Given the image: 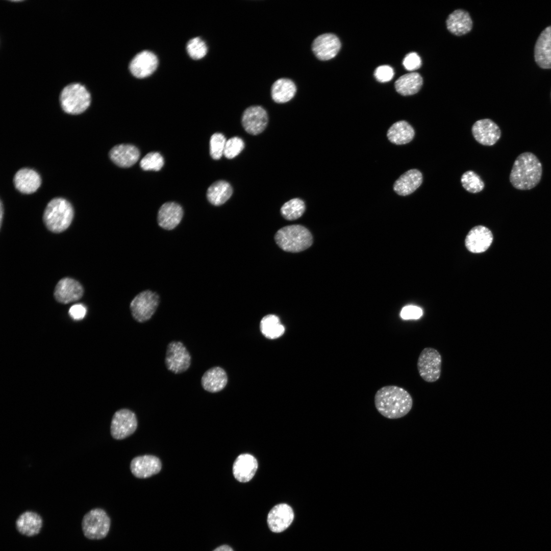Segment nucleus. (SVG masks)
Segmentation results:
<instances>
[{
	"label": "nucleus",
	"instance_id": "nucleus-1",
	"mask_svg": "<svg viewBox=\"0 0 551 551\" xmlns=\"http://www.w3.org/2000/svg\"><path fill=\"white\" fill-rule=\"evenodd\" d=\"M374 402L377 411L384 417L391 419L406 416L413 406L410 394L405 389L394 385L379 389L375 394Z\"/></svg>",
	"mask_w": 551,
	"mask_h": 551
},
{
	"label": "nucleus",
	"instance_id": "nucleus-2",
	"mask_svg": "<svg viewBox=\"0 0 551 551\" xmlns=\"http://www.w3.org/2000/svg\"><path fill=\"white\" fill-rule=\"evenodd\" d=\"M542 173V165L538 157L532 152H525L519 154L514 161L509 181L516 189L529 190L539 184Z\"/></svg>",
	"mask_w": 551,
	"mask_h": 551
},
{
	"label": "nucleus",
	"instance_id": "nucleus-3",
	"mask_svg": "<svg viewBox=\"0 0 551 551\" xmlns=\"http://www.w3.org/2000/svg\"><path fill=\"white\" fill-rule=\"evenodd\" d=\"M74 212L72 205L66 199L56 197L47 205L43 215L46 227L54 233H61L71 224Z\"/></svg>",
	"mask_w": 551,
	"mask_h": 551
},
{
	"label": "nucleus",
	"instance_id": "nucleus-4",
	"mask_svg": "<svg viewBox=\"0 0 551 551\" xmlns=\"http://www.w3.org/2000/svg\"><path fill=\"white\" fill-rule=\"evenodd\" d=\"M275 241L283 250L292 253L299 252L309 248L312 244V236L305 227L298 224L284 227L276 233Z\"/></svg>",
	"mask_w": 551,
	"mask_h": 551
},
{
	"label": "nucleus",
	"instance_id": "nucleus-5",
	"mask_svg": "<svg viewBox=\"0 0 551 551\" xmlns=\"http://www.w3.org/2000/svg\"><path fill=\"white\" fill-rule=\"evenodd\" d=\"M59 101L62 110L69 114H79L90 106L91 95L86 87L80 83H73L62 90Z\"/></svg>",
	"mask_w": 551,
	"mask_h": 551
},
{
	"label": "nucleus",
	"instance_id": "nucleus-6",
	"mask_svg": "<svg viewBox=\"0 0 551 551\" xmlns=\"http://www.w3.org/2000/svg\"><path fill=\"white\" fill-rule=\"evenodd\" d=\"M160 303L159 294L146 289L137 293L131 300L129 309L132 318L137 322L149 320L157 311Z\"/></svg>",
	"mask_w": 551,
	"mask_h": 551
},
{
	"label": "nucleus",
	"instance_id": "nucleus-7",
	"mask_svg": "<svg viewBox=\"0 0 551 551\" xmlns=\"http://www.w3.org/2000/svg\"><path fill=\"white\" fill-rule=\"evenodd\" d=\"M111 519L103 509H92L86 513L82 520V529L85 537L90 540L105 538L110 529Z\"/></svg>",
	"mask_w": 551,
	"mask_h": 551
},
{
	"label": "nucleus",
	"instance_id": "nucleus-8",
	"mask_svg": "<svg viewBox=\"0 0 551 551\" xmlns=\"http://www.w3.org/2000/svg\"><path fill=\"white\" fill-rule=\"evenodd\" d=\"M191 356L183 343L172 341L167 345L164 363L168 370L174 374L186 371L192 363Z\"/></svg>",
	"mask_w": 551,
	"mask_h": 551
},
{
	"label": "nucleus",
	"instance_id": "nucleus-9",
	"mask_svg": "<svg viewBox=\"0 0 551 551\" xmlns=\"http://www.w3.org/2000/svg\"><path fill=\"white\" fill-rule=\"evenodd\" d=\"M442 357L439 352L432 347L423 348L419 354L417 367L420 377L425 382L433 383L440 377Z\"/></svg>",
	"mask_w": 551,
	"mask_h": 551
},
{
	"label": "nucleus",
	"instance_id": "nucleus-10",
	"mask_svg": "<svg viewBox=\"0 0 551 551\" xmlns=\"http://www.w3.org/2000/svg\"><path fill=\"white\" fill-rule=\"evenodd\" d=\"M137 427V419L135 414L128 409H121L113 416L111 434L115 439H123L132 435Z\"/></svg>",
	"mask_w": 551,
	"mask_h": 551
},
{
	"label": "nucleus",
	"instance_id": "nucleus-11",
	"mask_svg": "<svg viewBox=\"0 0 551 551\" xmlns=\"http://www.w3.org/2000/svg\"><path fill=\"white\" fill-rule=\"evenodd\" d=\"M471 131L475 140L480 144L486 146L495 144L502 135L499 126L488 118L475 121L472 127Z\"/></svg>",
	"mask_w": 551,
	"mask_h": 551
},
{
	"label": "nucleus",
	"instance_id": "nucleus-12",
	"mask_svg": "<svg viewBox=\"0 0 551 551\" xmlns=\"http://www.w3.org/2000/svg\"><path fill=\"white\" fill-rule=\"evenodd\" d=\"M184 216L182 206L173 202L164 203L160 207L157 216L158 226L162 229L171 231L177 228Z\"/></svg>",
	"mask_w": 551,
	"mask_h": 551
},
{
	"label": "nucleus",
	"instance_id": "nucleus-13",
	"mask_svg": "<svg viewBox=\"0 0 551 551\" xmlns=\"http://www.w3.org/2000/svg\"><path fill=\"white\" fill-rule=\"evenodd\" d=\"M268 118L267 112L261 106H252L243 112L241 123L244 130L252 135L262 132L267 126Z\"/></svg>",
	"mask_w": 551,
	"mask_h": 551
},
{
	"label": "nucleus",
	"instance_id": "nucleus-14",
	"mask_svg": "<svg viewBox=\"0 0 551 551\" xmlns=\"http://www.w3.org/2000/svg\"><path fill=\"white\" fill-rule=\"evenodd\" d=\"M294 517L293 509L289 505L285 503L278 504L268 514V526L274 533L282 532L290 526Z\"/></svg>",
	"mask_w": 551,
	"mask_h": 551
},
{
	"label": "nucleus",
	"instance_id": "nucleus-15",
	"mask_svg": "<svg viewBox=\"0 0 551 551\" xmlns=\"http://www.w3.org/2000/svg\"><path fill=\"white\" fill-rule=\"evenodd\" d=\"M534 57L540 68L551 69V25L543 30L538 36L534 45Z\"/></svg>",
	"mask_w": 551,
	"mask_h": 551
},
{
	"label": "nucleus",
	"instance_id": "nucleus-16",
	"mask_svg": "<svg viewBox=\"0 0 551 551\" xmlns=\"http://www.w3.org/2000/svg\"><path fill=\"white\" fill-rule=\"evenodd\" d=\"M340 47L339 38L334 34L330 33L318 36L312 44L313 53L320 60H328L334 58Z\"/></svg>",
	"mask_w": 551,
	"mask_h": 551
},
{
	"label": "nucleus",
	"instance_id": "nucleus-17",
	"mask_svg": "<svg viewBox=\"0 0 551 551\" xmlns=\"http://www.w3.org/2000/svg\"><path fill=\"white\" fill-rule=\"evenodd\" d=\"M162 468L160 460L156 456L145 455L135 457L130 464L133 474L140 479L149 478L159 472Z\"/></svg>",
	"mask_w": 551,
	"mask_h": 551
},
{
	"label": "nucleus",
	"instance_id": "nucleus-18",
	"mask_svg": "<svg viewBox=\"0 0 551 551\" xmlns=\"http://www.w3.org/2000/svg\"><path fill=\"white\" fill-rule=\"evenodd\" d=\"M83 293V288L79 282L72 278H64L56 285L54 296L58 302L68 304L80 299Z\"/></svg>",
	"mask_w": 551,
	"mask_h": 551
},
{
	"label": "nucleus",
	"instance_id": "nucleus-19",
	"mask_svg": "<svg viewBox=\"0 0 551 551\" xmlns=\"http://www.w3.org/2000/svg\"><path fill=\"white\" fill-rule=\"evenodd\" d=\"M492 241L491 231L484 226H478L468 232L465 239V245L470 252L483 253L490 247Z\"/></svg>",
	"mask_w": 551,
	"mask_h": 551
},
{
	"label": "nucleus",
	"instance_id": "nucleus-20",
	"mask_svg": "<svg viewBox=\"0 0 551 551\" xmlns=\"http://www.w3.org/2000/svg\"><path fill=\"white\" fill-rule=\"evenodd\" d=\"M158 61L152 52L144 51L138 53L131 61L130 69L133 75L138 78L150 76L157 68Z\"/></svg>",
	"mask_w": 551,
	"mask_h": 551
},
{
	"label": "nucleus",
	"instance_id": "nucleus-21",
	"mask_svg": "<svg viewBox=\"0 0 551 551\" xmlns=\"http://www.w3.org/2000/svg\"><path fill=\"white\" fill-rule=\"evenodd\" d=\"M111 161L117 166L128 168L138 160L140 152L135 146L130 144H120L113 147L109 152Z\"/></svg>",
	"mask_w": 551,
	"mask_h": 551
},
{
	"label": "nucleus",
	"instance_id": "nucleus-22",
	"mask_svg": "<svg viewBox=\"0 0 551 551\" xmlns=\"http://www.w3.org/2000/svg\"><path fill=\"white\" fill-rule=\"evenodd\" d=\"M41 183V178L38 173L28 168L20 169L13 178L15 188L24 194L34 193L40 187Z\"/></svg>",
	"mask_w": 551,
	"mask_h": 551
},
{
	"label": "nucleus",
	"instance_id": "nucleus-23",
	"mask_svg": "<svg viewBox=\"0 0 551 551\" xmlns=\"http://www.w3.org/2000/svg\"><path fill=\"white\" fill-rule=\"evenodd\" d=\"M258 468L256 459L248 454L238 456L233 466V472L235 478L240 482H249L255 475Z\"/></svg>",
	"mask_w": 551,
	"mask_h": 551
},
{
	"label": "nucleus",
	"instance_id": "nucleus-24",
	"mask_svg": "<svg viewBox=\"0 0 551 551\" xmlns=\"http://www.w3.org/2000/svg\"><path fill=\"white\" fill-rule=\"evenodd\" d=\"M422 181V173L417 169H411L402 174L395 181L393 190L399 195L406 196L417 189Z\"/></svg>",
	"mask_w": 551,
	"mask_h": 551
},
{
	"label": "nucleus",
	"instance_id": "nucleus-25",
	"mask_svg": "<svg viewBox=\"0 0 551 551\" xmlns=\"http://www.w3.org/2000/svg\"><path fill=\"white\" fill-rule=\"evenodd\" d=\"M43 520L35 512L27 511L21 514L15 522L16 528L21 534L32 537L39 534L42 527Z\"/></svg>",
	"mask_w": 551,
	"mask_h": 551
},
{
	"label": "nucleus",
	"instance_id": "nucleus-26",
	"mask_svg": "<svg viewBox=\"0 0 551 551\" xmlns=\"http://www.w3.org/2000/svg\"><path fill=\"white\" fill-rule=\"evenodd\" d=\"M446 23L448 30L457 36L467 34L472 27V19L469 13L461 9L456 10L449 14Z\"/></svg>",
	"mask_w": 551,
	"mask_h": 551
},
{
	"label": "nucleus",
	"instance_id": "nucleus-27",
	"mask_svg": "<svg viewBox=\"0 0 551 551\" xmlns=\"http://www.w3.org/2000/svg\"><path fill=\"white\" fill-rule=\"evenodd\" d=\"M227 382V374L220 367L210 368L203 374L201 378L202 387L206 391L212 393L222 390Z\"/></svg>",
	"mask_w": 551,
	"mask_h": 551
},
{
	"label": "nucleus",
	"instance_id": "nucleus-28",
	"mask_svg": "<svg viewBox=\"0 0 551 551\" xmlns=\"http://www.w3.org/2000/svg\"><path fill=\"white\" fill-rule=\"evenodd\" d=\"M414 135V129L405 120H400L394 123L387 133L388 140L396 145H403L410 142Z\"/></svg>",
	"mask_w": 551,
	"mask_h": 551
},
{
	"label": "nucleus",
	"instance_id": "nucleus-29",
	"mask_svg": "<svg viewBox=\"0 0 551 551\" xmlns=\"http://www.w3.org/2000/svg\"><path fill=\"white\" fill-rule=\"evenodd\" d=\"M296 92L295 83L288 78H280L276 80L271 88L272 99L278 103H284L291 100Z\"/></svg>",
	"mask_w": 551,
	"mask_h": 551
},
{
	"label": "nucleus",
	"instance_id": "nucleus-30",
	"mask_svg": "<svg viewBox=\"0 0 551 551\" xmlns=\"http://www.w3.org/2000/svg\"><path fill=\"white\" fill-rule=\"evenodd\" d=\"M423 84L421 76L417 72H410L400 77L395 82L396 91L404 96L418 92Z\"/></svg>",
	"mask_w": 551,
	"mask_h": 551
},
{
	"label": "nucleus",
	"instance_id": "nucleus-31",
	"mask_svg": "<svg viewBox=\"0 0 551 551\" xmlns=\"http://www.w3.org/2000/svg\"><path fill=\"white\" fill-rule=\"evenodd\" d=\"M233 189L231 185L226 181L219 180L212 184L207 191L208 201L214 206H220L227 202L231 196Z\"/></svg>",
	"mask_w": 551,
	"mask_h": 551
},
{
	"label": "nucleus",
	"instance_id": "nucleus-32",
	"mask_svg": "<svg viewBox=\"0 0 551 551\" xmlns=\"http://www.w3.org/2000/svg\"><path fill=\"white\" fill-rule=\"evenodd\" d=\"M262 334L267 338H278L285 332V328L279 318L273 314H268L261 319L260 325Z\"/></svg>",
	"mask_w": 551,
	"mask_h": 551
},
{
	"label": "nucleus",
	"instance_id": "nucleus-33",
	"mask_svg": "<svg viewBox=\"0 0 551 551\" xmlns=\"http://www.w3.org/2000/svg\"><path fill=\"white\" fill-rule=\"evenodd\" d=\"M304 202L298 198L291 199L285 203L281 209L283 217L287 220H293L299 218L305 211Z\"/></svg>",
	"mask_w": 551,
	"mask_h": 551
},
{
	"label": "nucleus",
	"instance_id": "nucleus-34",
	"mask_svg": "<svg viewBox=\"0 0 551 551\" xmlns=\"http://www.w3.org/2000/svg\"><path fill=\"white\" fill-rule=\"evenodd\" d=\"M463 187L468 192L476 193L482 191L485 184L480 177L472 170L465 171L461 176Z\"/></svg>",
	"mask_w": 551,
	"mask_h": 551
},
{
	"label": "nucleus",
	"instance_id": "nucleus-35",
	"mask_svg": "<svg viewBox=\"0 0 551 551\" xmlns=\"http://www.w3.org/2000/svg\"><path fill=\"white\" fill-rule=\"evenodd\" d=\"M164 165V159L158 152H150L140 161V166L144 170H160Z\"/></svg>",
	"mask_w": 551,
	"mask_h": 551
},
{
	"label": "nucleus",
	"instance_id": "nucleus-36",
	"mask_svg": "<svg viewBox=\"0 0 551 551\" xmlns=\"http://www.w3.org/2000/svg\"><path fill=\"white\" fill-rule=\"evenodd\" d=\"M187 49L189 55L194 60H198L204 57L208 52L206 43L198 37L193 38L189 41Z\"/></svg>",
	"mask_w": 551,
	"mask_h": 551
},
{
	"label": "nucleus",
	"instance_id": "nucleus-37",
	"mask_svg": "<svg viewBox=\"0 0 551 551\" xmlns=\"http://www.w3.org/2000/svg\"><path fill=\"white\" fill-rule=\"evenodd\" d=\"M227 140L220 133L213 134L210 140V154L214 160L219 159L223 155Z\"/></svg>",
	"mask_w": 551,
	"mask_h": 551
},
{
	"label": "nucleus",
	"instance_id": "nucleus-38",
	"mask_svg": "<svg viewBox=\"0 0 551 551\" xmlns=\"http://www.w3.org/2000/svg\"><path fill=\"white\" fill-rule=\"evenodd\" d=\"M244 147L242 139L238 137H233L227 140L223 155L228 159H233L238 155Z\"/></svg>",
	"mask_w": 551,
	"mask_h": 551
},
{
	"label": "nucleus",
	"instance_id": "nucleus-39",
	"mask_svg": "<svg viewBox=\"0 0 551 551\" xmlns=\"http://www.w3.org/2000/svg\"><path fill=\"white\" fill-rule=\"evenodd\" d=\"M404 67L408 70L413 71L419 68L421 65V60L418 55L414 52L408 54L403 62Z\"/></svg>",
	"mask_w": 551,
	"mask_h": 551
},
{
	"label": "nucleus",
	"instance_id": "nucleus-40",
	"mask_svg": "<svg viewBox=\"0 0 551 551\" xmlns=\"http://www.w3.org/2000/svg\"><path fill=\"white\" fill-rule=\"evenodd\" d=\"M374 75L378 81L386 82L392 79L394 71L392 68L388 65H382L375 69Z\"/></svg>",
	"mask_w": 551,
	"mask_h": 551
},
{
	"label": "nucleus",
	"instance_id": "nucleus-41",
	"mask_svg": "<svg viewBox=\"0 0 551 551\" xmlns=\"http://www.w3.org/2000/svg\"><path fill=\"white\" fill-rule=\"evenodd\" d=\"M400 316L404 319H418L422 315V309L416 306L404 307L400 312Z\"/></svg>",
	"mask_w": 551,
	"mask_h": 551
},
{
	"label": "nucleus",
	"instance_id": "nucleus-42",
	"mask_svg": "<svg viewBox=\"0 0 551 551\" xmlns=\"http://www.w3.org/2000/svg\"><path fill=\"white\" fill-rule=\"evenodd\" d=\"M86 311V308L83 305L76 304L70 308L69 314L72 319L81 320L85 317Z\"/></svg>",
	"mask_w": 551,
	"mask_h": 551
},
{
	"label": "nucleus",
	"instance_id": "nucleus-43",
	"mask_svg": "<svg viewBox=\"0 0 551 551\" xmlns=\"http://www.w3.org/2000/svg\"><path fill=\"white\" fill-rule=\"evenodd\" d=\"M213 551H234L233 549L228 545H222L216 548Z\"/></svg>",
	"mask_w": 551,
	"mask_h": 551
},
{
	"label": "nucleus",
	"instance_id": "nucleus-44",
	"mask_svg": "<svg viewBox=\"0 0 551 551\" xmlns=\"http://www.w3.org/2000/svg\"><path fill=\"white\" fill-rule=\"evenodd\" d=\"M3 211H4V210H3V203H2V201H1V215H0V216H1V220H1V227H2V225Z\"/></svg>",
	"mask_w": 551,
	"mask_h": 551
},
{
	"label": "nucleus",
	"instance_id": "nucleus-45",
	"mask_svg": "<svg viewBox=\"0 0 551 551\" xmlns=\"http://www.w3.org/2000/svg\"><path fill=\"white\" fill-rule=\"evenodd\" d=\"M550 101H551V90H550Z\"/></svg>",
	"mask_w": 551,
	"mask_h": 551
}]
</instances>
